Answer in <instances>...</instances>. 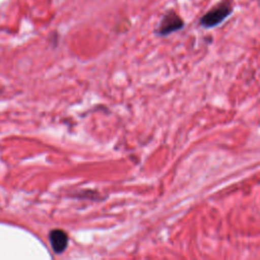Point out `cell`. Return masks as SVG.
Listing matches in <instances>:
<instances>
[{
  "mask_svg": "<svg viewBox=\"0 0 260 260\" xmlns=\"http://www.w3.org/2000/svg\"><path fill=\"white\" fill-rule=\"evenodd\" d=\"M184 27V21L180 15H178L174 10L168 11L161 18L156 34L159 36H168L174 31L182 29Z\"/></svg>",
  "mask_w": 260,
  "mask_h": 260,
  "instance_id": "cell-2",
  "label": "cell"
},
{
  "mask_svg": "<svg viewBox=\"0 0 260 260\" xmlns=\"http://www.w3.org/2000/svg\"><path fill=\"white\" fill-rule=\"evenodd\" d=\"M233 12V5L231 0H222L214 7L208 10L201 18L200 24L205 28L214 27L220 24Z\"/></svg>",
  "mask_w": 260,
  "mask_h": 260,
  "instance_id": "cell-1",
  "label": "cell"
},
{
  "mask_svg": "<svg viewBox=\"0 0 260 260\" xmlns=\"http://www.w3.org/2000/svg\"><path fill=\"white\" fill-rule=\"evenodd\" d=\"M49 241L54 252L60 254L67 248L68 236L64 231L55 229L49 233Z\"/></svg>",
  "mask_w": 260,
  "mask_h": 260,
  "instance_id": "cell-3",
  "label": "cell"
}]
</instances>
